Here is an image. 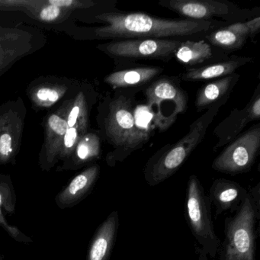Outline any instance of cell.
Returning <instances> with one entry per match:
<instances>
[{
  "instance_id": "1",
  "label": "cell",
  "mask_w": 260,
  "mask_h": 260,
  "mask_svg": "<svg viewBox=\"0 0 260 260\" xmlns=\"http://www.w3.org/2000/svg\"><path fill=\"white\" fill-rule=\"evenodd\" d=\"M105 25L95 30L101 39H165L208 35L224 23L214 19L194 21L153 17L141 13H108L98 17Z\"/></svg>"
},
{
  "instance_id": "2",
  "label": "cell",
  "mask_w": 260,
  "mask_h": 260,
  "mask_svg": "<svg viewBox=\"0 0 260 260\" xmlns=\"http://www.w3.org/2000/svg\"><path fill=\"white\" fill-rule=\"evenodd\" d=\"M224 99L207 109L193 121L188 133L176 144H168L149 159L144 169V177L150 186H156L175 174L206 136L210 124L220 107L228 101Z\"/></svg>"
},
{
  "instance_id": "3",
  "label": "cell",
  "mask_w": 260,
  "mask_h": 260,
  "mask_svg": "<svg viewBox=\"0 0 260 260\" xmlns=\"http://www.w3.org/2000/svg\"><path fill=\"white\" fill-rule=\"evenodd\" d=\"M259 183L248 191L232 217L224 220V238L217 255L220 260H255L256 224L260 217Z\"/></svg>"
},
{
  "instance_id": "4",
  "label": "cell",
  "mask_w": 260,
  "mask_h": 260,
  "mask_svg": "<svg viewBox=\"0 0 260 260\" xmlns=\"http://www.w3.org/2000/svg\"><path fill=\"white\" fill-rule=\"evenodd\" d=\"M132 99L124 95L115 97L109 103L106 134L108 141L115 148L107 156L111 167L122 162L148 140V133L137 124Z\"/></svg>"
},
{
  "instance_id": "5",
  "label": "cell",
  "mask_w": 260,
  "mask_h": 260,
  "mask_svg": "<svg viewBox=\"0 0 260 260\" xmlns=\"http://www.w3.org/2000/svg\"><path fill=\"white\" fill-rule=\"evenodd\" d=\"M185 217L197 243L208 256L214 258L220 240L214 231L211 206L197 176L191 175L187 183Z\"/></svg>"
},
{
  "instance_id": "6",
  "label": "cell",
  "mask_w": 260,
  "mask_h": 260,
  "mask_svg": "<svg viewBox=\"0 0 260 260\" xmlns=\"http://www.w3.org/2000/svg\"><path fill=\"white\" fill-rule=\"evenodd\" d=\"M144 95L147 107L153 112V122L160 131L169 128L188 107V94L177 79L162 77L155 80L145 89Z\"/></svg>"
},
{
  "instance_id": "7",
  "label": "cell",
  "mask_w": 260,
  "mask_h": 260,
  "mask_svg": "<svg viewBox=\"0 0 260 260\" xmlns=\"http://www.w3.org/2000/svg\"><path fill=\"white\" fill-rule=\"evenodd\" d=\"M260 148V123L239 135L214 159L211 168L229 175L247 173L255 164Z\"/></svg>"
},
{
  "instance_id": "8",
  "label": "cell",
  "mask_w": 260,
  "mask_h": 260,
  "mask_svg": "<svg viewBox=\"0 0 260 260\" xmlns=\"http://www.w3.org/2000/svg\"><path fill=\"white\" fill-rule=\"evenodd\" d=\"M182 42L170 39H129L115 41L100 48L113 57L170 60Z\"/></svg>"
},
{
  "instance_id": "9",
  "label": "cell",
  "mask_w": 260,
  "mask_h": 260,
  "mask_svg": "<svg viewBox=\"0 0 260 260\" xmlns=\"http://www.w3.org/2000/svg\"><path fill=\"white\" fill-rule=\"evenodd\" d=\"M259 118L260 85H258L247 105L243 109H234L213 131V135L217 138L214 152L232 142L241 135L248 124L258 121Z\"/></svg>"
},
{
  "instance_id": "10",
  "label": "cell",
  "mask_w": 260,
  "mask_h": 260,
  "mask_svg": "<svg viewBox=\"0 0 260 260\" xmlns=\"http://www.w3.org/2000/svg\"><path fill=\"white\" fill-rule=\"evenodd\" d=\"M159 6L185 18L194 21H210L213 18L229 15L231 4L215 0H160Z\"/></svg>"
},
{
  "instance_id": "11",
  "label": "cell",
  "mask_w": 260,
  "mask_h": 260,
  "mask_svg": "<svg viewBox=\"0 0 260 260\" xmlns=\"http://www.w3.org/2000/svg\"><path fill=\"white\" fill-rule=\"evenodd\" d=\"M247 194V190L237 182L217 179L213 182L207 196L217 218L222 213L237 211Z\"/></svg>"
},
{
  "instance_id": "12",
  "label": "cell",
  "mask_w": 260,
  "mask_h": 260,
  "mask_svg": "<svg viewBox=\"0 0 260 260\" xmlns=\"http://www.w3.org/2000/svg\"><path fill=\"white\" fill-rule=\"evenodd\" d=\"M100 173V166L93 165L76 176L56 196L57 206L65 209L80 203L92 191Z\"/></svg>"
},
{
  "instance_id": "13",
  "label": "cell",
  "mask_w": 260,
  "mask_h": 260,
  "mask_svg": "<svg viewBox=\"0 0 260 260\" xmlns=\"http://www.w3.org/2000/svg\"><path fill=\"white\" fill-rule=\"evenodd\" d=\"M119 226V214L113 211L94 234L87 254V260H109L116 241Z\"/></svg>"
},
{
  "instance_id": "14",
  "label": "cell",
  "mask_w": 260,
  "mask_h": 260,
  "mask_svg": "<svg viewBox=\"0 0 260 260\" xmlns=\"http://www.w3.org/2000/svg\"><path fill=\"white\" fill-rule=\"evenodd\" d=\"M252 61V58L246 57H233L226 60L217 62L200 68H188L180 75L184 81H204L221 78L235 74L239 68Z\"/></svg>"
},
{
  "instance_id": "15",
  "label": "cell",
  "mask_w": 260,
  "mask_h": 260,
  "mask_svg": "<svg viewBox=\"0 0 260 260\" xmlns=\"http://www.w3.org/2000/svg\"><path fill=\"white\" fill-rule=\"evenodd\" d=\"M16 196L11 179L9 176H0V226L16 241L31 243V238L25 236L19 228L10 225L6 219L7 215H14Z\"/></svg>"
},
{
  "instance_id": "16",
  "label": "cell",
  "mask_w": 260,
  "mask_h": 260,
  "mask_svg": "<svg viewBox=\"0 0 260 260\" xmlns=\"http://www.w3.org/2000/svg\"><path fill=\"white\" fill-rule=\"evenodd\" d=\"M240 77V74L235 73L202 86L196 95V107L198 112L207 110L215 103L230 98V93Z\"/></svg>"
},
{
  "instance_id": "17",
  "label": "cell",
  "mask_w": 260,
  "mask_h": 260,
  "mask_svg": "<svg viewBox=\"0 0 260 260\" xmlns=\"http://www.w3.org/2000/svg\"><path fill=\"white\" fill-rule=\"evenodd\" d=\"M164 69L160 67L145 66L123 70L109 74L105 82L113 89L135 87L147 84L159 77Z\"/></svg>"
},
{
  "instance_id": "18",
  "label": "cell",
  "mask_w": 260,
  "mask_h": 260,
  "mask_svg": "<svg viewBox=\"0 0 260 260\" xmlns=\"http://www.w3.org/2000/svg\"><path fill=\"white\" fill-rule=\"evenodd\" d=\"M212 56V48L205 41H185L182 42L174 57L180 63L194 66L209 60Z\"/></svg>"
},
{
  "instance_id": "19",
  "label": "cell",
  "mask_w": 260,
  "mask_h": 260,
  "mask_svg": "<svg viewBox=\"0 0 260 260\" xmlns=\"http://www.w3.org/2000/svg\"><path fill=\"white\" fill-rule=\"evenodd\" d=\"M68 129L67 120L60 115L53 114L50 115L47 121L48 141L47 161L48 164H52L57 153H60V142L63 141V136Z\"/></svg>"
},
{
  "instance_id": "20",
  "label": "cell",
  "mask_w": 260,
  "mask_h": 260,
  "mask_svg": "<svg viewBox=\"0 0 260 260\" xmlns=\"http://www.w3.org/2000/svg\"><path fill=\"white\" fill-rule=\"evenodd\" d=\"M75 150L74 167H81L100 156V138L95 134H87L79 141Z\"/></svg>"
},
{
  "instance_id": "21",
  "label": "cell",
  "mask_w": 260,
  "mask_h": 260,
  "mask_svg": "<svg viewBox=\"0 0 260 260\" xmlns=\"http://www.w3.org/2000/svg\"><path fill=\"white\" fill-rule=\"evenodd\" d=\"M205 39L211 45L228 51L240 49L246 42V38L237 36L226 28H220L208 33Z\"/></svg>"
},
{
  "instance_id": "22",
  "label": "cell",
  "mask_w": 260,
  "mask_h": 260,
  "mask_svg": "<svg viewBox=\"0 0 260 260\" xmlns=\"http://www.w3.org/2000/svg\"><path fill=\"white\" fill-rule=\"evenodd\" d=\"M67 122L68 127H78L84 130L87 128V108L83 94L80 93L77 96L68 114Z\"/></svg>"
},
{
  "instance_id": "23",
  "label": "cell",
  "mask_w": 260,
  "mask_h": 260,
  "mask_svg": "<svg viewBox=\"0 0 260 260\" xmlns=\"http://www.w3.org/2000/svg\"><path fill=\"white\" fill-rule=\"evenodd\" d=\"M86 130L78 127H68L60 146V156L69 157L77 147L79 141L84 136Z\"/></svg>"
},
{
  "instance_id": "24",
  "label": "cell",
  "mask_w": 260,
  "mask_h": 260,
  "mask_svg": "<svg viewBox=\"0 0 260 260\" xmlns=\"http://www.w3.org/2000/svg\"><path fill=\"white\" fill-rule=\"evenodd\" d=\"M60 92L54 88L42 87L36 91L35 98L38 103L45 106L54 104L60 99Z\"/></svg>"
},
{
  "instance_id": "25",
  "label": "cell",
  "mask_w": 260,
  "mask_h": 260,
  "mask_svg": "<svg viewBox=\"0 0 260 260\" xmlns=\"http://www.w3.org/2000/svg\"><path fill=\"white\" fill-rule=\"evenodd\" d=\"M61 13V9L54 6H47L45 8L42 9L40 13V18L42 20L45 22H52L56 20Z\"/></svg>"
},
{
  "instance_id": "26",
  "label": "cell",
  "mask_w": 260,
  "mask_h": 260,
  "mask_svg": "<svg viewBox=\"0 0 260 260\" xmlns=\"http://www.w3.org/2000/svg\"><path fill=\"white\" fill-rule=\"evenodd\" d=\"M225 28L229 31L235 33L237 36H242V37H245L246 39L252 36L246 22H236V23L228 25Z\"/></svg>"
},
{
  "instance_id": "27",
  "label": "cell",
  "mask_w": 260,
  "mask_h": 260,
  "mask_svg": "<svg viewBox=\"0 0 260 260\" xmlns=\"http://www.w3.org/2000/svg\"><path fill=\"white\" fill-rule=\"evenodd\" d=\"M48 4L49 5L54 6V7L61 9L74 7V6L79 4V3L77 1H73V0H50Z\"/></svg>"
},
{
  "instance_id": "28",
  "label": "cell",
  "mask_w": 260,
  "mask_h": 260,
  "mask_svg": "<svg viewBox=\"0 0 260 260\" xmlns=\"http://www.w3.org/2000/svg\"><path fill=\"white\" fill-rule=\"evenodd\" d=\"M248 27L250 29L252 36H255L257 33L259 32L260 30V17H256L252 20L246 22Z\"/></svg>"
},
{
  "instance_id": "29",
  "label": "cell",
  "mask_w": 260,
  "mask_h": 260,
  "mask_svg": "<svg viewBox=\"0 0 260 260\" xmlns=\"http://www.w3.org/2000/svg\"><path fill=\"white\" fill-rule=\"evenodd\" d=\"M198 260H209L207 254L200 248L199 249V258H198Z\"/></svg>"
}]
</instances>
